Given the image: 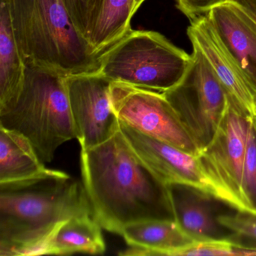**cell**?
Segmentation results:
<instances>
[{"mask_svg": "<svg viewBox=\"0 0 256 256\" xmlns=\"http://www.w3.org/2000/svg\"><path fill=\"white\" fill-rule=\"evenodd\" d=\"M191 62L178 84L162 92L200 150L214 138L228 106V98L209 62L192 46Z\"/></svg>", "mask_w": 256, "mask_h": 256, "instance_id": "6", "label": "cell"}, {"mask_svg": "<svg viewBox=\"0 0 256 256\" xmlns=\"http://www.w3.org/2000/svg\"><path fill=\"white\" fill-rule=\"evenodd\" d=\"M134 0H96L89 41L98 54L118 42L131 30Z\"/></svg>", "mask_w": 256, "mask_h": 256, "instance_id": "16", "label": "cell"}, {"mask_svg": "<svg viewBox=\"0 0 256 256\" xmlns=\"http://www.w3.org/2000/svg\"><path fill=\"white\" fill-rule=\"evenodd\" d=\"M112 82L100 72L66 78L76 138L82 150L102 144L120 130L110 98Z\"/></svg>", "mask_w": 256, "mask_h": 256, "instance_id": "9", "label": "cell"}, {"mask_svg": "<svg viewBox=\"0 0 256 256\" xmlns=\"http://www.w3.org/2000/svg\"><path fill=\"white\" fill-rule=\"evenodd\" d=\"M191 59L158 32L131 30L101 54L100 72L112 82L164 92L182 80Z\"/></svg>", "mask_w": 256, "mask_h": 256, "instance_id": "5", "label": "cell"}, {"mask_svg": "<svg viewBox=\"0 0 256 256\" xmlns=\"http://www.w3.org/2000/svg\"></svg>", "mask_w": 256, "mask_h": 256, "instance_id": "26", "label": "cell"}, {"mask_svg": "<svg viewBox=\"0 0 256 256\" xmlns=\"http://www.w3.org/2000/svg\"><path fill=\"white\" fill-rule=\"evenodd\" d=\"M230 0H176L178 8L188 18L193 20L204 16L210 10Z\"/></svg>", "mask_w": 256, "mask_h": 256, "instance_id": "23", "label": "cell"}, {"mask_svg": "<svg viewBox=\"0 0 256 256\" xmlns=\"http://www.w3.org/2000/svg\"><path fill=\"white\" fill-rule=\"evenodd\" d=\"M241 193L248 210L256 212V116L252 118L247 139Z\"/></svg>", "mask_w": 256, "mask_h": 256, "instance_id": "19", "label": "cell"}, {"mask_svg": "<svg viewBox=\"0 0 256 256\" xmlns=\"http://www.w3.org/2000/svg\"><path fill=\"white\" fill-rule=\"evenodd\" d=\"M176 256H256V246H247L228 239L194 242Z\"/></svg>", "mask_w": 256, "mask_h": 256, "instance_id": "20", "label": "cell"}, {"mask_svg": "<svg viewBox=\"0 0 256 256\" xmlns=\"http://www.w3.org/2000/svg\"><path fill=\"white\" fill-rule=\"evenodd\" d=\"M12 26L26 66L64 77L98 72L100 55L73 24L61 0H8Z\"/></svg>", "mask_w": 256, "mask_h": 256, "instance_id": "3", "label": "cell"}, {"mask_svg": "<svg viewBox=\"0 0 256 256\" xmlns=\"http://www.w3.org/2000/svg\"><path fill=\"white\" fill-rule=\"evenodd\" d=\"M238 4L256 24V0H230Z\"/></svg>", "mask_w": 256, "mask_h": 256, "instance_id": "24", "label": "cell"}, {"mask_svg": "<svg viewBox=\"0 0 256 256\" xmlns=\"http://www.w3.org/2000/svg\"><path fill=\"white\" fill-rule=\"evenodd\" d=\"M226 50L256 91V24L235 2L217 6L206 14Z\"/></svg>", "mask_w": 256, "mask_h": 256, "instance_id": "12", "label": "cell"}, {"mask_svg": "<svg viewBox=\"0 0 256 256\" xmlns=\"http://www.w3.org/2000/svg\"><path fill=\"white\" fill-rule=\"evenodd\" d=\"M187 35L209 62L228 102L244 113L256 116V90L220 41L206 14L191 20Z\"/></svg>", "mask_w": 256, "mask_h": 256, "instance_id": "11", "label": "cell"}, {"mask_svg": "<svg viewBox=\"0 0 256 256\" xmlns=\"http://www.w3.org/2000/svg\"><path fill=\"white\" fill-rule=\"evenodd\" d=\"M0 1V108H2L20 92L26 66L14 38L8 0Z\"/></svg>", "mask_w": 256, "mask_h": 256, "instance_id": "17", "label": "cell"}, {"mask_svg": "<svg viewBox=\"0 0 256 256\" xmlns=\"http://www.w3.org/2000/svg\"><path fill=\"white\" fill-rule=\"evenodd\" d=\"M120 128L136 154L166 185L190 186L216 198L197 156L146 136L121 121Z\"/></svg>", "mask_w": 256, "mask_h": 256, "instance_id": "10", "label": "cell"}, {"mask_svg": "<svg viewBox=\"0 0 256 256\" xmlns=\"http://www.w3.org/2000/svg\"><path fill=\"white\" fill-rule=\"evenodd\" d=\"M92 214L83 184L46 169L23 180L0 182V256H34L61 223Z\"/></svg>", "mask_w": 256, "mask_h": 256, "instance_id": "2", "label": "cell"}, {"mask_svg": "<svg viewBox=\"0 0 256 256\" xmlns=\"http://www.w3.org/2000/svg\"><path fill=\"white\" fill-rule=\"evenodd\" d=\"M101 228L92 214L74 216L56 228L35 256L103 254L106 246Z\"/></svg>", "mask_w": 256, "mask_h": 256, "instance_id": "15", "label": "cell"}, {"mask_svg": "<svg viewBox=\"0 0 256 256\" xmlns=\"http://www.w3.org/2000/svg\"><path fill=\"white\" fill-rule=\"evenodd\" d=\"M110 98L120 121L198 156L200 150L162 92L112 82Z\"/></svg>", "mask_w": 256, "mask_h": 256, "instance_id": "8", "label": "cell"}, {"mask_svg": "<svg viewBox=\"0 0 256 256\" xmlns=\"http://www.w3.org/2000/svg\"><path fill=\"white\" fill-rule=\"evenodd\" d=\"M0 126L30 140L43 162H50L59 146L76 138L66 78L50 70L26 66L20 92L0 108Z\"/></svg>", "mask_w": 256, "mask_h": 256, "instance_id": "4", "label": "cell"}, {"mask_svg": "<svg viewBox=\"0 0 256 256\" xmlns=\"http://www.w3.org/2000/svg\"><path fill=\"white\" fill-rule=\"evenodd\" d=\"M121 236L128 247L122 256H176L196 241L170 220H148L128 224Z\"/></svg>", "mask_w": 256, "mask_h": 256, "instance_id": "14", "label": "cell"}, {"mask_svg": "<svg viewBox=\"0 0 256 256\" xmlns=\"http://www.w3.org/2000/svg\"><path fill=\"white\" fill-rule=\"evenodd\" d=\"M144 1L145 0H134V12H136Z\"/></svg>", "mask_w": 256, "mask_h": 256, "instance_id": "25", "label": "cell"}, {"mask_svg": "<svg viewBox=\"0 0 256 256\" xmlns=\"http://www.w3.org/2000/svg\"><path fill=\"white\" fill-rule=\"evenodd\" d=\"M253 116L238 110L228 102L227 108L214 138L197 156L216 198L236 210H248L242 200L241 182Z\"/></svg>", "mask_w": 256, "mask_h": 256, "instance_id": "7", "label": "cell"}, {"mask_svg": "<svg viewBox=\"0 0 256 256\" xmlns=\"http://www.w3.org/2000/svg\"><path fill=\"white\" fill-rule=\"evenodd\" d=\"M80 168L92 216L108 232L121 235L132 223L175 221L167 185L140 160L120 128L102 144L82 150Z\"/></svg>", "mask_w": 256, "mask_h": 256, "instance_id": "1", "label": "cell"}, {"mask_svg": "<svg viewBox=\"0 0 256 256\" xmlns=\"http://www.w3.org/2000/svg\"><path fill=\"white\" fill-rule=\"evenodd\" d=\"M46 169L28 138L0 126V182L29 179Z\"/></svg>", "mask_w": 256, "mask_h": 256, "instance_id": "18", "label": "cell"}, {"mask_svg": "<svg viewBox=\"0 0 256 256\" xmlns=\"http://www.w3.org/2000/svg\"><path fill=\"white\" fill-rule=\"evenodd\" d=\"M73 24L88 41L96 0H61ZM89 42V41H88Z\"/></svg>", "mask_w": 256, "mask_h": 256, "instance_id": "22", "label": "cell"}, {"mask_svg": "<svg viewBox=\"0 0 256 256\" xmlns=\"http://www.w3.org/2000/svg\"><path fill=\"white\" fill-rule=\"evenodd\" d=\"M218 222L236 236L256 240V212L238 210L234 215H220Z\"/></svg>", "mask_w": 256, "mask_h": 256, "instance_id": "21", "label": "cell"}, {"mask_svg": "<svg viewBox=\"0 0 256 256\" xmlns=\"http://www.w3.org/2000/svg\"><path fill=\"white\" fill-rule=\"evenodd\" d=\"M175 222L196 242L227 239L214 216L211 199L214 196L198 188L181 184L167 186Z\"/></svg>", "mask_w": 256, "mask_h": 256, "instance_id": "13", "label": "cell"}]
</instances>
